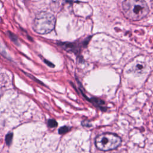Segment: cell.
<instances>
[{
    "label": "cell",
    "mask_w": 153,
    "mask_h": 153,
    "mask_svg": "<svg viewBox=\"0 0 153 153\" xmlns=\"http://www.w3.org/2000/svg\"><path fill=\"white\" fill-rule=\"evenodd\" d=\"M54 16L48 12H41L36 15L33 23V29L38 33L46 34L51 32L55 26Z\"/></svg>",
    "instance_id": "2"
},
{
    "label": "cell",
    "mask_w": 153,
    "mask_h": 153,
    "mask_svg": "<svg viewBox=\"0 0 153 153\" xmlns=\"http://www.w3.org/2000/svg\"><path fill=\"white\" fill-rule=\"evenodd\" d=\"M68 130H69L68 127H67L66 126H64V127H62L60 128L59 132L60 134H64V133H66Z\"/></svg>",
    "instance_id": "6"
},
{
    "label": "cell",
    "mask_w": 153,
    "mask_h": 153,
    "mask_svg": "<svg viewBox=\"0 0 153 153\" xmlns=\"http://www.w3.org/2000/svg\"><path fill=\"white\" fill-rule=\"evenodd\" d=\"M57 123L56 121L54 120H52V119H50L48 121V125L50 127H55L57 126Z\"/></svg>",
    "instance_id": "5"
},
{
    "label": "cell",
    "mask_w": 153,
    "mask_h": 153,
    "mask_svg": "<svg viewBox=\"0 0 153 153\" xmlns=\"http://www.w3.org/2000/svg\"><path fill=\"white\" fill-rule=\"evenodd\" d=\"M124 16L128 19L137 21L149 13V9L145 0H124L122 4Z\"/></svg>",
    "instance_id": "1"
},
{
    "label": "cell",
    "mask_w": 153,
    "mask_h": 153,
    "mask_svg": "<svg viewBox=\"0 0 153 153\" xmlns=\"http://www.w3.org/2000/svg\"><path fill=\"white\" fill-rule=\"evenodd\" d=\"M134 71L137 72H142L144 71L145 66L142 63H137L134 68Z\"/></svg>",
    "instance_id": "4"
},
{
    "label": "cell",
    "mask_w": 153,
    "mask_h": 153,
    "mask_svg": "<svg viewBox=\"0 0 153 153\" xmlns=\"http://www.w3.org/2000/svg\"><path fill=\"white\" fill-rule=\"evenodd\" d=\"M13 137V134L12 133H9L7 137H6V142L8 145H10L11 142V139Z\"/></svg>",
    "instance_id": "7"
},
{
    "label": "cell",
    "mask_w": 153,
    "mask_h": 153,
    "mask_svg": "<svg viewBox=\"0 0 153 153\" xmlns=\"http://www.w3.org/2000/svg\"><path fill=\"white\" fill-rule=\"evenodd\" d=\"M121 140L117 135L106 133L99 135L95 140L96 147L104 151L112 150L117 148L121 143Z\"/></svg>",
    "instance_id": "3"
}]
</instances>
